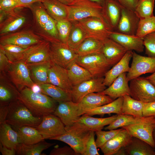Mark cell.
I'll use <instances>...</instances> for the list:
<instances>
[{
  "label": "cell",
  "mask_w": 155,
  "mask_h": 155,
  "mask_svg": "<svg viewBox=\"0 0 155 155\" xmlns=\"http://www.w3.org/2000/svg\"><path fill=\"white\" fill-rule=\"evenodd\" d=\"M114 100L100 92H92L83 98L78 103V115L80 117L88 111L110 103Z\"/></svg>",
  "instance_id": "obj_20"
},
{
  "label": "cell",
  "mask_w": 155,
  "mask_h": 155,
  "mask_svg": "<svg viewBox=\"0 0 155 155\" xmlns=\"http://www.w3.org/2000/svg\"><path fill=\"white\" fill-rule=\"evenodd\" d=\"M19 92L10 85H7L1 80L0 105H8L18 100Z\"/></svg>",
  "instance_id": "obj_41"
},
{
  "label": "cell",
  "mask_w": 155,
  "mask_h": 155,
  "mask_svg": "<svg viewBox=\"0 0 155 155\" xmlns=\"http://www.w3.org/2000/svg\"><path fill=\"white\" fill-rule=\"evenodd\" d=\"M145 53L148 56L155 57V31L143 38Z\"/></svg>",
  "instance_id": "obj_49"
},
{
  "label": "cell",
  "mask_w": 155,
  "mask_h": 155,
  "mask_svg": "<svg viewBox=\"0 0 155 155\" xmlns=\"http://www.w3.org/2000/svg\"><path fill=\"white\" fill-rule=\"evenodd\" d=\"M44 40L34 32L24 30L1 36L0 44L13 45L27 48Z\"/></svg>",
  "instance_id": "obj_10"
},
{
  "label": "cell",
  "mask_w": 155,
  "mask_h": 155,
  "mask_svg": "<svg viewBox=\"0 0 155 155\" xmlns=\"http://www.w3.org/2000/svg\"><path fill=\"white\" fill-rule=\"evenodd\" d=\"M63 4H64L67 5L73 2L76 0H57Z\"/></svg>",
  "instance_id": "obj_61"
},
{
  "label": "cell",
  "mask_w": 155,
  "mask_h": 155,
  "mask_svg": "<svg viewBox=\"0 0 155 155\" xmlns=\"http://www.w3.org/2000/svg\"><path fill=\"white\" fill-rule=\"evenodd\" d=\"M27 48L13 45L0 44V49L3 51L11 63L22 60Z\"/></svg>",
  "instance_id": "obj_43"
},
{
  "label": "cell",
  "mask_w": 155,
  "mask_h": 155,
  "mask_svg": "<svg viewBox=\"0 0 155 155\" xmlns=\"http://www.w3.org/2000/svg\"><path fill=\"white\" fill-rule=\"evenodd\" d=\"M8 105H0V124L5 122L8 113Z\"/></svg>",
  "instance_id": "obj_56"
},
{
  "label": "cell",
  "mask_w": 155,
  "mask_h": 155,
  "mask_svg": "<svg viewBox=\"0 0 155 155\" xmlns=\"http://www.w3.org/2000/svg\"><path fill=\"white\" fill-rule=\"evenodd\" d=\"M90 1L96 3L101 5L102 6L104 4L106 0H89Z\"/></svg>",
  "instance_id": "obj_62"
},
{
  "label": "cell",
  "mask_w": 155,
  "mask_h": 155,
  "mask_svg": "<svg viewBox=\"0 0 155 155\" xmlns=\"http://www.w3.org/2000/svg\"><path fill=\"white\" fill-rule=\"evenodd\" d=\"M11 63L3 51L0 49V72L7 71L11 65Z\"/></svg>",
  "instance_id": "obj_54"
},
{
  "label": "cell",
  "mask_w": 155,
  "mask_h": 155,
  "mask_svg": "<svg viewBox=\"0 0 155 155\" xmlns=\"http://www.w3.org/2000/svg\"><path fill=\"white\" fill-rule=\"evenodd\" d=\"M132 51H127L122 58L105 73L104 83L106 86H110L121 74L129 72L130 68L129 63L132 58Z\"/></svg>",
  "instance_id": "obj_25"
},
{
  "label": "cell",
  "mask_w": 155,
  "mask_h": 155,
  "mask_svg": "<svg viewBox=\"0 0 155 155\" xmlns=\"http://www.w3.org/2000/svg\"><path fill=\"white\" fill-rule=\"evenodd\" d=\"M32 11L37 26L42 29L47 22L50 16L48 13L41 1L34 3L27 7Z\"/></svg>",
  "instance_id": "obj_40"
},
{
  "label": "cell",
  "mask_w": 155,
  "mask_h": 155,
  "mask_svg": "<svg viewBox=\"0 0 155 155\" xmlns=\"http://www.w3.org/2000/svg\"><path fill=\"white\" fill-rule=\"evenodd\" d=\"M132 137L142 140L154 148L152 133L155 128V118L152 116L136 117L135 123L122 127Z\"/></svg>",
  "instance_id": "obj_5"
},
{
  "label": "cell",
  "mask_w": 155,
  "mask_h": 155,
  "mask_svg": "<svg viewBox=\"0 0 155 155\" xmlns=\"http://www.w3.org/2000/svg\"><path fill=\"white\" fill-rule=\"evenodd\" d=\"M21 7L17 0H0V10L7 12Z\"/></svg>",
  "instance_id": "obj_51"
},
{
  "label": "cell",
  "mask_w": 155,
  "mask_h": 155,
  "mask_svg": "<svg viewBox=\"0 0 155 155\" xmlns=\"http://www.w3.org/2000/svg\"><path fill=\"white\" fill-rule=\"evenodd\" d=\"M126 73L119 75L107 88L101 92L114 100L125 95L130 96L129 85Z\"/></svg>",
  "instance_id": "obj_26"
},
{
  "label": "cell",
  "mask_w": 155,
  "mask_h": 155,
  "mask_svg": "<svg viewBox=\"0 0 155 155\" xmlns=\"http://www.w3.org/2000/svg\"><path fill=\"white\" fill-rule=\"evenodd\" d=\"M75 62L87 70L93 78L104 77L111 67L101 53L78 56Z\"/></svg>",
  "instance_id": "obj_6"
},
{
  "label": "cell",
  "mask_w": 155,
  "mask_h": 155,
  "mask_svg": "<svg viewBox=\"0 0 155 155\" xmlns=\"http://www.w3.org/2000/svg\"><path fill=\"white\" fill-rule=\"evenodd\" d=\"M53 114L59 117L66 126L73 125L80 117L78 103L72 100L59 102Z\"/></svg>",
  "instance_id": "obj_19"
},
{
  "label": "cell",
  "mask_w": 155,
  "mask_h": 155,
  "mask_svg": "<svg viewBox=\"0 0 155 155\" xmlns=\"http://www.w3.org/2000/svg\"><path fill=\"white\" fill-rule=\"evenodd\" d=\"M132 58L131 66L127 74L129 81L143 74L155 71V57L142 56L133 51Z\"/></svg>",
  "instance_id": "obj_13"
},
{
  "label": "cell",
  "mask_w": 155,
  "mask_h": 155,
  "mask_svg": "<svg viewBox=\"0 0 155 155\" xmlns=\"http://www.w3.org/2000/svg\"><path fill=\"white\" fill-rule=\"evenodd\" d=\"M123 100V97L119 98L110 103L88 111L85 114L89 115L121 114Z\"/></svg>",
  "instance_id": "obj_38"
},
{
  "label": "cell",
  "mask_w": 155,
  "mask_h": 155,
  "mask_svg": "<svg viewBox=\"0 0 155 155\" xmlns=\"http://www.w3.org/2000/svg\"><path fill=\"white\" fill-rule=\"evenodd\" d=\"M122 6L135 10L136 5L139 0H115Z\"/></svg>",
  "instance_id": "obj_55"
},
{
  "label": "cell",
  "mask_w": 155,
  "mask_h": 155,
  "mask_svg": "<svg viewBox=\"0 0 155 155\" xmlns=\"http://www.w3.org/2000/svg\"><path fill=\"white\" fill-rule=\"evenodd\" d=\"M122 129V128H121L109 130L108 131L101 130L95 132L97 136L95 142L97 148H100L107 142L114 137Z\"/></svg>",
  "instance_id": "obj_48"
},
{
  "label": "cell",
  "mask_w": 155,
  "mask_h": 155,
  "mask_svg": "<svg viewBox=\"0 0 155 155\" xmlns=\"http://www.w3.org/2000/svg\"><path fill=\"white\" fill-rule=\"evenodd\" d=\"M36 128L44 140L49 139L66 132L65 125L59 117L52 114L43 117L41 122Z\"/></svg>",
  "instance_id": "obj_15"
},
{
  "label": "cell",
  "mask_w": 155,
  "mask_h": 155,
  "mask_svg": "<svg viewBox=\"0 0 155 155\" xmlns=\"http://www.w3.org/2000/svg\"><path fill=\"white\" fill-rule=\"evenodd\" d=\"M109 38L116 41L127 51H135L138 53L144 51V46L143 38L136 36H132L113 31Z\"/></svg>",
  "instance_id": "obj_24"
},
{
  "label": "cell",
  "mask_w": 155,
  "mask_h": 155,
  "mask_svg": "<svg viewBox=\"0 0 155 155\" xmlns=\"http://www.w3.org/2000/svg\"><path fill=\"white\" fill-rule=\"evenodd\" d=\"M140 20L134 11L122 6L121 17L115 31L136 36Z\"/></svg>",
  "instance_id": "obj_16"
},
{
  "label": "cell",
  "mask_w": 155,
  "mask_h": 155,
  "mask_svg": "<svg viewBox=\"0 0 155 155\" xmlns=\"http://www.w3.org/2000/svg\"><path fill=\"white\" fill-rule=\"evenodd\" d=\"M67 44L75 50L87 38L86 33L82 28L75 22H73Z\"/></svg>",
  "instance_id": "obj_42"
},
{
  "label": "cell",
  "mask_w": 155,
  "mask_h": 155,
  "mask_svg": "<svg viewBox=\"0 0 155 155\" xmlns=\"http://www.w3.org/2000/svg\"><path fill=\"white\" fill-rule=\"evenodd\" d=\"M36 34L43 40L50 43L61 42L57 28L56 21L51 17Z\"/></svg>",
  "instance_id": "obj_39"
},
{
  "label": "cell",
  "mask_w": 155,
  "mask_h": 155,
  "mask_svg": "<svg viewBox=\"0 0 155 155\" xmlns=\"http://www.w3.org/2000/svg\"><path fill=\"white\" fill-rule=\"evenodd\" d=\"M146 78L155 86V71Z\"/></svg>",
  "instance_id": "obj_59"
},
{
  "label": "cell",
  "mask_w": 155,
  "mask_h": 155,
  "mask_svg": "<svg viewBox=\"0 0 155 155\" xmlns=\"http://www.w3.org/2000/svg\"><path fill=\"white\" fill-rule=\"evenodd\" d=\"M67 70L69 79L73 86L93 78L87 70L75 61L72 63Z\"/></svg>",
  "instance_id": "obj_34"
},
{
  "label": "cell",
  "mask_w": 155,
  "mask_h": 155,
  "mask_svg": "<svg viewBox=\"0 0 155 155\" xmlns=\"http://www.w3.org/2000/svg\"><path fill=\"white\" fill-rule=\"evenodd\" d=\"M57 28L59 39L61 42L67 43L73 25L67 19L56 21Z\"/></svg>",
  "instance_id": "obj_47"
},
{
  "label": "cell",
  "mask_w": 155,
  "mask_h": 155,
  "mask_svg": "<svg viewBox=\"0 0 155 155\" xmlns=\"http://www.w3.org/2000/svg\"><path fill=\"white\" fill-rule=\"evenodd\" d=\"M95 132L90 131L85 150L83 155H99L97 149L94 136Z\"/></svg>",
  "instance_id": "obj_50"
},
{
  "label": "cell",
  "mask_w": 155,
  "mask_h": 155,
  "mask_svg": "<svg viewBox=\"0 0 155 155\" xmlns=\"http://www.w3.org/2000/svg\"><path fill=\"white\" fill-rule=\"evenodd\" d=\"M66 6L67 19L72 22L91 17L104 18L102 6L89 0H76Z\"/></svg>",
  "instance_id": "obj_3"
},
{
  "label": "cell",
  "mask_w": 155,
  "mask_h": 155,
  "mask_svg": "<svg viewBox=\"0 0 155 155\" xmlns=\"http://www.w3.org/2000/svg\"><path fill=\"white\" fill-rule=\"evenodd\" d=\"M132 137L126 129L122 128L117 135L100 148L104 155H115L121 148L129 143Z\"/></svg>",
  "instance_id": "obj_23"
},
{
  "label": "cell",
  "mask_w": 155,
  "mask_h": 155,
  "mask_svg": "<svg viewBox=\"0 0 155 155\" xmlns=\"http://www.w3.org/2000/svg\"><path fill=\"white\" fill-rule=\"evenodd\" d=\"M51 60L36 63L27 64L31 78L37 85L47 83L48 73L51 66Z\"/></svg>",
  "instance_id": "obj_28"
},
{
  "label": "cell",
  "mask_w": 155,
  "mask_h": 155,
  "mask_svg": "<svg viewBox=\"0 0 155 155\" xmlns=\"http://www.w3.org/2000/svg\"><path fill=\"white\" fill-rule=\"evenodd\" d=\"M18 100L34 116L38 117L53 113L57 106L55 100L50 96L27 87L19 92Z\"/></svg>",
  "instance_id": "obj_1"
},
{
  "label": "cell",
  "mask_w": 155,
  "mask_h": 155,
  "mask_svg": "<svg viewBox=\"0 0 155 155\" xmlns=\"http://www.w3.org/2000/svg\"><path fill=\"white\" fill-rule=\"evenodd\" d=\"M154 4L155 0H139L134 11L140 19L152 17Z\"/></svg>",
  "instance_id": "obj_44"
},
{
  "label": "cell",
  "mask_w": 155,
  "mask_h": 155,
  "mask_svg": "<svg viewBox=\"0 0 155 155\" xmlns=\"http://www.w3.org/2000/svg\"><path fill=\"white\" fill-rule=\"evenodd\" d=\"M47 83L59 87L70 93L73 87L69 79L67 69L52 62L49 71Z\"/></svg>",
  "instance_id": "obj_21"
},
{
  "label": "cell",
  "mask_w": 155,
  "mask_h": 155,
  "mask_svg": "<svg viewBox=\"0 0 155 155\" xmlns=\"http://www.w3.org/2000/svg\"><path fill=\"white\" fill-rule=\"evenodd\" d=\"M50 50L51 61L66 69L75 61L78 56L67 43L61 42L50 43Z\"/></svg>",
  "instance_id": "obj_9"
},
{
  "label": "cell",
  "mask_w": 155,
  "mask_h": 155,
  "mask_svg": "<svg viewBox=\"0 0 155 155\" xmlns=\"http://www.w3.org/2000/svg\"><path fill=\"white\" fill-rule=\"evenodd\" d=\"M104 77L93 78L73 86L71 94L72 101L78 103L83 97L92 92H100L106 88Z\"/></svg>",
  "instance_id": "obj_14"
},
{
  "label": "cell",
  "mask_w": 155,
  "mask_h": 155,
  "mask_svg": "<svg viewBox=\"0 0 155 155\" xmlns=\"http://www.w3.org/2000/svg\"><path fill=\"white\" fill-rule=\"evenodd\" d=\"M19 144L30 145L37 143L44 139L35 127L25 126L16 130Z\"/></svg>",
  "instance_id": "obj_32"
},
{
  "label": "cell",
  "mask_w": 155,
  "mask_h": 155,
  "mask_svg": "<svg viewBox=\"0 0 155 155\" xmlns=\"http://www.w3.org/2000/svg\"><path fill=\"white\" fill-rule=\"evenodd\" d=\"M155 31V16L140 19L136 36L141 38Z\"/></svg>",
  "instance_id": "obj_45"
},
{
  "label": "cell",
  "mask_w": 155,
  "mask_h": 155,
  "mask_svg": "<svg viewBox=\"0 0 155 155\" xmlns=\"http://www.w3.org/2000/svg\"><path fill=\"white\" fill-rule=\"evenodd\" d=\"M152 137L154 144V149H155V128H154L153 132Z\"/></svg>",
  "instance_id": "obj_63"
},
{
  "label": "cell",
  "mask_w": 155,
  "mask_h": 155,
  "mask_svg": "<svg viewBox=\"0 0 155 155\" xmlns=\"http://www.w3.org/2000/svg\"><path fill=\"white\" fill-rule=\"evenodd\" d=\"M116 119L107 126L104 127L105 130L115 129L135 123L136 117L133 116L125 114H117Z\"/></svg>",
  "instance_id": "obj_46"
},
{
  "label": "cell",
  "mask_w": 155,
  "mask_h": 155,
  "mask_svg": "<svg viewBox=\"0 0 155 155\" xmlns=\"http://www.w3.org/2000/svg\"><path fill=\"white\" fill-rule=\"evenodd\" d=\"M123 98L121 114L131 115L137 117H143L144 102L134 99L130 95H125Z\"/></svg>",
  "instance_id": "obj_35"
},
{
  "label": "cell",
  "mask_w": 155,
  "mask_h": 155,
  "mask_svg": "<svg viewBox=\"0 0 155 155\" xmlns=\"http://www.w3.org/2000/svg\"><path fill=\"white\" fill-rule=\"evenodd\" d=\"M0 142L10 149H16L19 144L18 134L6 122L0 124Z\"/></svg>",
  "instance_id": "obj_30"
},
{
  "label": "cell",
  "mask_w": 155,
  "mask_h": 155,
  "mask_svg": "<svg viewBox=\"0 0 155 155\" xmlns=\"http://www.w3.org/2000/svg\"><path fill=\"white\" fill-rule=\"evenodd\" d=\"M65 133L49 139L60 141L68 144L78 155H83L90 131H78L65 127Z\"/></svg>",
  "instance_id": "obj_12"
},
{
  "label": "cell",
  "mask_w": 155,
  "mask_h": 155,
  "mask_svg": "<svg viewBox=\"0 0 155 155\" xmlns=\"http://www.w3.org/2000/svg\"><path fill=\"white\" fill-rule=\"evenodd\" d=\"M18 7L7 12L5 18L0 23L1 36L17 32L26 23V16L18 9Z\"/></svg>",
  "instance_id": "obj_18"
},
{
  "label": "cell",
  "mask_w": 155,
  "mask_h": 155,
  "mask_svg": "<svg viewBox=\"0 0 155 155\" xmlns=\"http://www.w3.org/2000/svg\"><path fill=\"white\" fill-rule=\"evenodd\" d=\"M21 7H27L29 5L36 2L41 1L42 0H17Z\"/></svg>",
  "instance_id": "obj_58"
},
{
  "label": "cell",
  "mask_w": 155,
  "mask_h": 155,
  "mask_svg": "<svg viewBox=\"0 0 155 155\" xmlns=\"http://www.w3.org/2000/svg\"><path fill=\"white\" fill-rule=\"evenodd\" d=\"M104 18L113 30L119 21L122 6L115 0H106L102 6Z\"/></svg>",
  "instance_id": "obj_27"
},
{
  "label": "cell",
  "mask_w": 155,
  "mask_h": 155,
  "mask_svg": "<svg viewBox=\"0 0 155 155\" xmlns=\"http://www.w3.org/2000/svg\"><path fill=\"white\" fill-rule=\"evenodd\" d=\"M50 16L57 21L67 19L66 5L57 0H42L41 1Z\"/></svg>",
  "instance_id": "obj_31"
},
{
  "label": "cell",
  "mask_w": 155,
  "mask_h": 155,
  "mask_svg": "<svg viewBox=\"0 0 155 155\" xmlns=\"http://www.w3.org/2000/svg\"><path fill=\"white\" fill-rule=\"evenodd\" d=\"M127 51L119 43L109 38L103 42L101 53L111 66L119 62Z\"/></svg>",
  "instance_id": "obj_22"
},
{
  "label": "cell",
  "mask_w": 155,
  "mask_h": 155,
  "mask_svg": "<svg viewBox=\"0 0 155 155\" xmlns=\"http://www.w3.org/2000/svg\"><path fill=\"white\" fill-rule=\"evenodd\" d=\"M130 96L144 103L155 101V86L146 77H139L130 81Z\"/></svg>",
  "instance_id": "obj_7"
},
{
  "label": "cell",
  "mask_w": 155,
  "mask_h": 155,
  "mask_svg": "<svg viewBox=\"0 0 155 155\" xmlns=\"http://www.w3.org/2000/svg\"><path fill=\"white\" fill-rule=\"evenodd\" d=\"M42 119V117L34 116L18 100L8 105V113L5 122L16 131L25 126L36 128L40 124Z\"/></svg>",
  "instance_id": "obj_2"
},
{
  "label": "cell",
  "mask_w": 155,
  "mask_h": 155,
  "mask_svg": "<svg viewBox=\"0 0 155 155\" xmlns=\"http://www.w3.org/2000/svg\"><path fill=\"white\" fill-rule=\"evenodd\" d=\"M127 155H155V149L145 141L132 137L124 147Z\"/></svg>",
  "instance_id": "obj_29"
},
{
  "label": "cell",
  "mask_w": 155,
  "mask_h": 155,
  "mask_svg": "<svg viewBox=\"0 0 155 155\" xmlns=\"http://www.w3.org/2000/svg\"><path fill=\"white\" fill-rule=\"evenodd\" d=\"M0 151L2 155H15L16 150L14 149L9 148L0 142Z\"/></svg>",
  "instance_id": "obj_57"
},
{
  "label": "cell",
  "mask_w": 155,
  "mask_h": 155,
  "mask_svg": "<svg viewBox=\"0 0 155 155\" xmlns=\"http://www.w3.org/2000/svg\"><path fill=\"white\" fill-rule=\"evenodd\" d=\"M80 117L74 124L66 128L78 131H93L95 132L102 130L104 126L108 125L115 120L117 115L104 118L91 117L84 114Z\"/></svg>",
  "instance_id": "obj_11"
},
{
  "label": "cell",
  "mask_w": 155,
  "mask_h": 155,
  "mask_svg": "<svg viewBox=\"0 0 155 155\" xmlns=\"http://www.w3.org/2000/svg\"><path fill=\"white\" fill-rule=\"evenodd\" d=\"M142 115L143 117L152 116L155 118V101L144 103Z\"/></svg>",
  "instance_id": "obj_53"
},
{
  "label": "cell",
  "mask_w": 155,
  "mask_h": 155,
  "mask_svg": "<svg viewBox=\"0 0 155 155\" xmlns=\"http://www.w3.org/2000/svg\"><path fill=\"white\" fill-rule=\"evenodd\" d=\"M50 43L44 40L27 48L22 60L26 64L51 60Z\"/></svg>",
  "instance_id": "obj_17"
},
{
  "label": "cell",
  "mask_w": 155,
  "mask_h": 155,
  "mask_svg": "<svg viewBox=\"0 0 155 155\" xmlns=\"http://www.w3.org/2000/svg\"><path fill=\"white\" fill-rule=\"evenodd\" d=\"M116 155H127L124 147L121 148L116 153Z\"/></svg>",
  "instance_id": "obj_60"
},
{
  "label": "cell",
  "mask_w": 155,
  "mask_h": 155,
  "mask_svg": "<svg viewBox=\"0 0 155 155\" xmlns=\"http://www.w3.org/2000/svg\"><path fill=\"white\" fill-rule=\"evenodd\" d=\"M103 43L96 39L87 38L74 51L78 56L101 53Z\"/></svg>",
  "instance_id": "obj_37"
},
{
  "label": "cell",
  "mask_w": 155,
  "mask_h": 155,
  "mask_svg": "<svg viewBox=\"0 0 155 155\" xmlns=\"http://www.w3.org/2000/svg\"><path fill=\"white\" fill-rule=\"evenodd\" d=\"M50 155H78L70 146H65L59 147L56 146L50 152Z\"/></svg>",
  "instance_id": "obj_52"
},
{
  "label": "cell",
  "mask_w": 155,
  "mask_h": 155,
  "mask_svg": "<svg viewBox=\"0 0 155 155\" xmlns=\"http://www.w3.org/2000/svg\"><path fill=\"white\" fill-rule=\"evenodd\" d=\"M85 32L87 38H92L104 42L109 38L113 31L104 18L91 17L75 22Z\"/></svg>",
  "instance_id": "obj_4"
},
{
  "label": "cell",
  "mask_w": 155,
  "mask_h": 155,
  "mask_svg": "<svg viewBox=\"0 0 155 155\" xmlns=\"http://www.w3.org/2000/svg\"><path fill=\"white\" fill-rule=\"evenodd\" d=\"M48 143L44 140L37 143L30 145L19 144L16 149V154L19 155H41L42 152L55 144Z\"/></svg>",
  "instance_id": "obj_36"
},
{
  "label": "cell",
  "mask_w": 155,
  "mask_h": 155,
  "mask_svg": "<svg viewBox=\"0 0 155 155\" xmlns=\"http://www.w3.org/2000/svg\"><path fill=\"white\" fill-rule=\"evenodd\" d=\"M38 85L41 92L58 102L72 100L71 93L59 87L48 83Z\"/></svg>",
  "instance_id": "obj_33"
},
{
  "label": "cell",
  "mask_w": 155,
  "mask_h": 155,
  "mask_svg": "<svg viewBox=\"0 0 155 155\" xmlns=\"http://www.w3.org/2000/svg\"><path fill=\"white\" fill-rule=\"evenodd\" d=\"M7 72L9 80L19 92L26 87L32 89L36 84L31 78L27 64L22 60L11 63Z\"/></svg>",
  "instance_id": "obj_8"
}]
</instances>
